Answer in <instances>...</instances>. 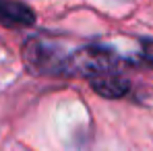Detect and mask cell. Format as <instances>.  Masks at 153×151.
Masks as SVG:
<instances>
[{"label":"cell","instance_id":"5b68a950","mask_svg":"<svg viewBox=\"0 0 153 151\" xmlns=\"http://www.w3.org/2000/svg\"><path fill=\"white\" fill-rule=\"evenodd\" d=\"M141 56H143V60H145V62L153 64V39L143 42V52H141Z\"/></svg>","mask_w":153,"mask_h":151},{"label":"cell","instance_id":"3957f363","mask_svg":"<svg viewBox=\"0 0 153 151\" xmlns=\"http://www.w3.org/2000/svg\"><path fill=\"white\" fill-rule=\"evenodd\" d=\"M89 83H91L95 93H100L103 97H110V100L126 95L128 89H130L128 79H124L118 71H108V73H102V75H95L89 79Z\"/></svg>","mask_w":153,"mask_h":151},{"label":"cell","instance_id":"6da1fadb","mask_svg":"<svg viewBox=\"0 0 153 151\" xmlns=\"http://www.w3.org/2000/svg\"><path fill=\"white\" fill-rule=\"evenodd\" d=\"M73 66L87 79H91V77L108 73V71H118V56L112 50L91 46V48L76 52V56L73 58Z\"/></svg>","mask_w":153,"mask_h":151},{"label":"cell","instance_id":"277c9868","mask_svg":"<svg viewBox=\"0 0 153 151\" xmlns=\"http://www.w3.org/2000/svg\"><path fill=\"white\" fill-rule=\"evenodd\" d=\"M0 23L6 27H29L35 23V13L17 0H0Z\"/></svg>","mask_w":153,"mask_h":151},{"label":"cell","instance_id":"7a4b0ae2","mask_svg":"<svg viewBox=\"0 0 153 151\" xmlns=\"http://www.w3.org/2000/svg\"><path fill=\"white\" fill-rule=\"evenodd\" d=\"M23 56H25L27 66L33 73H50L52 75V73H62V68H66L62 56L37 39L27 42L23 48Z\"/></svg>","mask_w":153,"mask_h":151}]
</instances>
